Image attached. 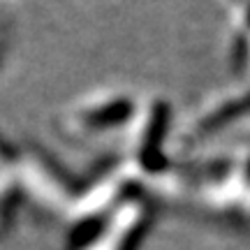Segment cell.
Segmentation results:
<instances>
[{"mask_svg": "<svg viewBox=\"0 0 250 250\" xmlns=\"http://www.w3.org/2000/svg\"><path fill=\"white\" fill-rule=\"evenodd\" d=\"M243 118H250V81L243 88L225 95L218 104L206 109L204 114L197 118L192 132L199 134V137H206V134L220 132L229 125L241 123Z\"/></svg>", "mask_w": 250, "mask_h": 250, "instance_id": "7a4b0ae2", "label": "cell"}, {"mask_svg": "<svg viewBox=\"0 0 250 250\" xmlns=\"http://www.w3.org/2000/svg\"><path fill=\"white\" fill-rule=\"evenodd\" d=\"M232 61L243 77L250 81V0L236 7V28H234Z\"/></svg>", "mask_w": 250, "mask_h": 250, "instance_id": "3957f363", "label": "cell"}, {"mask_svg": "<svg viewBox=\"0 0 250 250\" xmlns=\"http://www.w3.org/2000/svg\"><path fill=\"white\" fill-rule=\"evenodd\" d=\"M132 102L127 98L121 100H111L102 107H95L83 114V121L88 127H95V130H107V127H116V125H123L127 118L132 116Z\"/></svg>", "mask_w": 250, "mask_h": 250, "instance_id": "277c9868", "label": "cell"}, {"mask_svg": "<svg viewBox=\"0 0 250 250\" xmlns=\"http://www.w3.org/2000/svg\"><path fill=\"white\" fill-rule=\"evenodd\" d=\"M229 2H234V5H236V7H239V5H243V2H246V0H229Z\"/></svg>", "mask_w": 250, "mask_h": 250, "instance_id": "5b68a950", "label": "cell"}, {"mask_svg": "<svg viewBox=\"0 0 250 250\" xmlns=\"http://www.w3.org/2000/svg\"><path fill=\"white\" fill-rule=\"evenodd\" d=\"M169 127V107L167 102L158 100L148 111V118L144 123L142 130V139L137 146V162L142 165L144 171H162L167 167V158L162 153V142H165V134Z\"/></svg>", "mask_w": 250, "mask_h": 250, "instance_id": "6da1fadb", "label": "cell"}]
</instances>
